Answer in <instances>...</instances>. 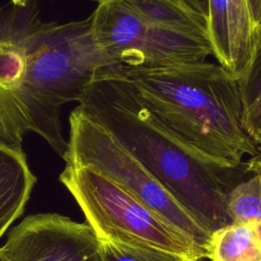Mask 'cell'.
I'll use <instances>...</instances> for the list:
<instances>
[{
  "mask_svg": "<svg viewBox=\"0 0 261 261\" xmlns=\"http://www.w3.org/2000/svg\"><path fill=\"white\" fill-rule=\"evenodd\" d=\"M76 108L109 130L211 231L230 223L225 171L175 136L117 68L94 80Z\"/></svg>",
  "mask_w": 261,
  "mask_h": 261,
  "instance_id": "6da1fadb",
  "label": "cell"
},
{
  "mask_svg": "<svg viewBox=\"0 0 261 261\" xmlns=\"http://www.w3.org/2000/svg\"><path fill=\"white\" fill-rule=\"evenodd\" d=\"M154 114L181 141L222 169H236L257 145L243 126L238 77L207 60L117 67Z\"/></svg>",
  "mask_w": 261,
  "mask_h": 261,
  "instance_id": "7a4b0ae2",
  "label": "cell"
},
{
  "mask_svg": "<svg viewBox=\"0 0 261 261\" xmlns=\"http://www.w3.org/2000/svg\"><path fill=\"white\" fill-rule=\"evenodd\" d=\"M94 38L122 67H155L213 56L207 15L188 0H103L91 15Z\"/></svg>",
  "mask_w": 261,
  "mask_h": 261,
  "instance_id": "3957f363",
  "label": "cell"
},
{
  "mask_svg": "<svg viewBox=\"0 0 261 261\" xmlns=\"http://www.w3.org/2000/svg\"><path fill=\"white\" fill-rule=\"evenodd\" d=\"M37 0H10L0 7V146L22 152L25 132L43 137L61 156L60 108L51 104L31 74L36 36L43 24Z\"/></svg>",
  "mask_w": 261,
  "mask_h": 261,
  "instance_id": "277c9868",
  "label": "cell"
},
{
  "mask_svg": "<svg viewBox=\"0 0 261 261\" xmlns=\"http://www.w3.org/2000/svg\"><path fill=\"white\" fill-rule=\"evenodd\" d=\"M59 179L79 203L98 239L157 248L189 261L206 256L204 248L190 234L102 173L66 164Z\"/></svg>",
  "mask_w": 261,
  "mask_h": 261,
  "instance_id": "5b68a950",
  "label": "cell"
},
{
  "mask_svg": "<svg viewBox=\"0 0 261 261\" xmlns=\"http://www.w3.org/2000/svg\"><path fill=\"white\" fill-rule=\"evenodd\" d=\"M69 122V141L62 157L66 164L102 173L205 247L211 230L109 130L77 108Z\"/></svg>",
  "mask_w": 261,
  "mask_h": 261,
  "instance_id": "8992f818",
  "label": "cell"
},
{
  "mask_svg": "<svg viewBox=\"0 0 261 261\" xmlns=\"http://www.w3.org/2000/svg\"><path fill=\"white\" fill-rule=\"evenodd\" d=\"M117 64L98 46L91 16L66 23L43 22L32 57V74L43 95L58 107L81 99L88 85Z\"/></svg>",
  "mask_w": 261,
  "mask_h": 261,
  "instance_id": "52a82bcc",
  "label": "cell"
},
{
  "mask_svg": "<svg viewBox=\"0 0 261 261\" xmlns=\"http://www.w3.org/2000/svg\"><path fill=\"white\" fill-rule=\"evenodd\" d=\"M2 248L9 261H104L100 240L88 223L52 213L24 218Z\"/></svg>",
  "mask_w": 261,
  "mask_h": 261,
  "instance_id": "ba28073f",
  "label": "cell"
},
{
  "mask_svg": "<svg viewBox=\"0 0 261 261\" xmlns=\"http://www.w3.org/2000/svg\"><path fill=\"white\" fill-rule=\"evenodd\" d=\"M35 182L24 153L0 146V238L22 214Z\"/></svg>",
  "mask_w": 261,
  "mask_h": 261,
  "instance_id": "9c48e42d",
  "label": "cell"
},
{
  "mask_svg": "<svg viewBox=\"0 0 261 261\" xmlns=\"http://www.w3.org/2000/svg\"><path fill=\"white\" fill-rule=\"evenodd\" d=\"M204 249L210 261H261V238L248 223L230 222L212 230Z\"/></svg>",
  "mask_w": 261,
  "mask_h": 261,
  "instance_id": "30bf717a",
  "label": "cell"
},
{
  "mask_svg": "<svg viewBox=\"0 0 261 261\" xmlns=\"http://www.w3.org/2000/svg\"><path fill=\"white\" fill-rule=\"evenodd\" d=\"M230 71L239 79L249 67L257 49V27L249 0H227Z\"/></svg>",
  "mask_w": 261,
  "mask_h": 261,
  "instance_id": "8fae6325",
  "label": "cell"
},
{
  "mask_svg": "<svg viewBox=\"0 0 261 261\" xmlns=\"http://www.w3.org/2000/svg\"><path fill=\"white\" fill-rule=\"evenodd\" d=\"M238 80L244 129L256 145L261 146V47L257 48L249 67Z\"/></svg>",
  "mask_w": 261,
  "mask_h": 261,
  "instance_id": "7c38bea8",
  "label": "cell"
},
{
  "mask_svg": "<svg viewBox=\"0 0 261 261\" xmlns=\"http://www.w3.org/2000/svg\"><path fill=\"white\" fill-rule=\"evenodd\" d=\"M226 214L230 222L255 226L261 238V173L232 187L226 196Z\"/></svg>",
  "mask_w": 261,
  "mask_h": 261,
  "instance_id": "4fadbf2b",
  "label": "cell"
},
{
  "mask_svg": "<svg viewBox=\"0 0 261 261\" xmlns=\"http://www.w3.org/2000/svg\"><path fill=\"white\" fill-rule=\"evenodd\" d=\"M100 240V239H99ZM104 261H189L157 248L100 240Z\"/></svg>",
  "mask_w": 261,
  "mask_h": 261,
  "instance_id": "5bb4252c",
  "label": "cell"
},
{
  "mask_svg": "<svg viewBox=\"0 0 261 261\" xmlns=\"http://www.w3.org/2000/svg\"><path fill=\"white\" fill-rule=\"evenodd\" d=\"M249 4H250V9H251L253 19L256 23L257 32H258V25L261 19V0H249Z\"/></svg>",
  "mask_w": 261,
  "mask_h": 261,
  "instance_id": "9a60e30c",
  "label": "cell"
},
{
  "mask_svg": "<svg viewBox=\"0 0 261 261\" xmlns=\"http://www.w3.org/2000/svg\"><path fill=\"white\" fill-rule=\"evenodd\" d=\"M195 6L198 10L202 11L204 14L208 15V0H188Z\"/></svg>",
  "mask_w": 261,
  "mask_h": 261,
  "instance_id": "2e32d148",
  "label": "cell"
},
{
  "mask_svg": "<svg viewBox=\"0 0 261 261\" xmlns=\"http://www.w3.org/2000/svg\"><path fill=\"white\" fill-rule=\"evenodd\" d=\"M253 162L249 164V167H253L252 169L255 170V172L261 173V159L260 158H252Z\"/></svg>",
  "mask_w": 261,
  "mask_h": 261,
  "instance_id": "e0dca14e",
  "label": "cell"
},
{
  "mask_svg": "<svg viewBox=\"0 0 261 261\" xmlns=\"http://www.w3.org/2000/svg\"><path fill=\"white\" fill-rule=\"evenodd\" d=\"M0 261H9L3 248H0Z\"/></svg>",
  "mask_w": 261,
  "mask_h": 261,
  "instance_id": "ac0fdd59",
  "label": "cell"
},
{
  "mask_svg": "<svg viewBox=\"0 0 261 261\" xmlns=\"http://www.w3.org/2000/svg\"><path fill=\"white\" fill-rule=\"evenodd\" d=\"M195 261H210L206 256H204V257H201V258H198L197 260H195Z\"/></svg>",
  "mask_w": 261,
  "mask_h": 261,
  "instance_id": "d6986e66",
  "label": "cell"
},
{
  "mask_svg": "<svg viewBox=\"0 0 261 261\" xmlns=\"http://www.w3.org/2000/svg\"><path fill=\"white\" fill-rule=\"evenodd\" d=\"M94 1H97V2L99 3V2H101V1H103V0H94Z\"/></svg>",
  "mask_w": 261,
  "mask_h": 261,
  "instance_id": "ffe728a7",
  "label": "cell"
}]
</instances>
